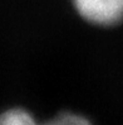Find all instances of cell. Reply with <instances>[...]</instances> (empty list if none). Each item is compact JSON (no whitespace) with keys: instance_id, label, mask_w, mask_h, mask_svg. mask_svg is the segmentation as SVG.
<instances>
[{"instance_id":"cell-1","label":"cell","mask_w":123,"mask_h":125,"mask_svg":"<svg viewBox=\"0 0 123 125\" xmlns=\"http://www.w3.org/2000/svg\"><path fill=\"white\" fill-rule=\"evenodd\" d=\"M79 15L96 25L112 27L123 20V0H73Z\"/></svg>"},{"instance_id":"cell-2","label":"cell","mask_w":123,"mask_h":125,"mask_svg":"<svg viewBox=\"0 0 123 125\" xmlns=\"http://www.w3.org/2000/svg\"><path fill=\"white\" fill-rule=\"evenodd\" d=\"M0 125H39V124L25 110L11 109L0 115Z\"/></svg>"},{"instance_id":"cell-3","label":"cell","mask_w":123,"mask_h":125,"mask_svg":"<svg viewBox=\"0 0 123 125\" xmlns=\"http://www.w3.org/2000/svg\"><path fill=\"white\" fill-rule=\"evenodd\" d=\"M44 125H92V124L84 116L73 113H63Z\"/></svg>"}]
</instances>
